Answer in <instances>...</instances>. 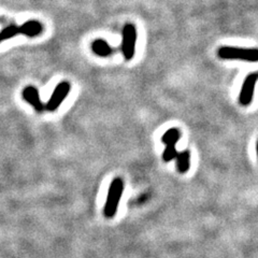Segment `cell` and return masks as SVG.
<instances>
[{
	"label": "cell",
	"mask_w": 258,
	"mask_h": 258,
	"mask_svg": "<svg viewBox=\"0 0 258 258\" xmlns=\"http://www.w3.org/2000/svg\"><path fill=\"white\" fill-rule=\"evenodd\" d=\"M124 192V182L120 177H115L110 184L106 205L103 208V214L108 219H112L116 214L118 204Z\"/></svg>",
	"instance_id": "obj_1"
},
{
	"label": "cell",
	"mask_w": 258,
	"mask_h": 258,
	"mask_svg": "<svg viewBox=\"0 0 258 258\" xmlns=\"http://www.w3.org/2000/svg\"><path fill=\"white\" fill-rule=\"evenodd\" d=\"M217 55L222 59H237L248 62L258 61V48L222 46L217 51Z\"/></svg>",
	"instance_id": "obj_2"
},
{
	"label": "cell",
	"mask_w": 258,
	"mask_h": 258,
	"mask_svg": "<svg viewBox=\"0 0 258 258\" xmlns=\"http://www.w3.org/2000/svg\"><path fill=\"white\" fill-rule=\"evenodd\" d=\"M137 29L134 24H126L122 35V52L126 60L133 59L136 52Z\"/></svg>",
	"instance_id": "obj_3"
},
{
	"label": "cell",
	"mask_w": 258,
	"mask_h": 258,
	"mask_svg": "<svg viewBox=\"0 0 258 258\" xmlns=\"http://www.w3.org/2000/svg\"><path fill=\"white\" fill-rule=\"evenodd\" d=\"M71 85L68 82H60L57 86L55 87V90L51 96V98L48 99L47 103L45 104V109L50 112H54L59 108L62 101L66 99V97L70 93Z\"/></svg>",
	"instance_id": "obj_4"
},
{
	"label": "cell",
	"mask_w": 258,
	"mask_h": 258,
	"mask_svg": "<svg viewBox=\"0 0 258 258\" xmlns=\"http://www.w3.org/2000/svg\"><path fill=\"white\" fill-rule=\"evenodd\" d=\"M257 81H258V78L256 74L248 75L244 80L243 85H242L240 95H239V102L242 104V106H248V104H251L254 97L255 86H256Z\"/></svg>",
	"instance_id": "obj_5"
},
{
	"label": "cell",
	"mask_w": 258,
	"mask_h": 258,
	"mask_svg": "<svg viewBox=\"0 0 258 258\" xmlns=\"http://www.w3.org/2000/svg\"><path fill=\"white\" fill-rule=\"evenodd\" d=\"M23 98L25 99L30 106L35 108L37 112H43L45 109V106L42 103L41 99H40L39 92L36 87L34 86H27L24 88L23 91Z\"/></svg>",
	"instance_id": "obj_6"
},
{
	"label": "cell",
	"mask_w": 258,
	"mask_h": 258,
	"mask_svg": "<svg viewBox=\"0 0 258 258\" xmlns=\"http://www.w3.org/2000/svg\"><path fill=\"white\" fill-rule=\"evenodd\" d=\"M42 25L37 21H29L24 23L22 26H20V32L22 35H25L28 37H36L41 34Z\"/></svg>",
	"instance_id": "obj_7"
},
{
	"label": "cell",
	"mask_w": 258,
	"mask_h": 258,
	"mask_svg": "<svg viewBox=\"0 0 258 258\" xmlns=\"http://www.w3.org/2000/svg\"><path fill=\"white\" fill-rule=\"evenodd\" d=\"M92 50L96 55L100 56V57H108L113 52L110 44L102 39L95 40L92 43Z\"/></svg>",
	"instance_id": "obj_8"
},
{
	"label": "cell",
	"mask_w": 258,
	"mask_h": 258,
	"mask_svg": "<svg viewBox=\"0 0 258 258\" xmlns=\"http://www.w3.org/2000/svg\"><path fill=\"white\" fill-rule=\"evenodd\" d=\"M176 168L180 173H185L189 170L190 168V152L184 151L177 153L176 155Z\"/></svg>",
	"instance_id": "obj_9"
},
{
	"label": "cell",
	"mask_w": 258,
	"mask_h": 258,
	"mask_svg": "<svg viewBox=\"0 0 258 258\" xmlns=\"http://www.w3.org/2000/svg\"><path fill=\"white\" fill-rule=\"evenodd\" d=\"M181 138V132L177 128H170L167 131L163 137H161V142L165 143L166 145L169 144H176V142Z\"/></svg>",
	"instance_id": "obj_10"
},
{
	"label": "cell",
	"mask_w": 258,
	"mask_h": 258,
	"mask_svg": "<svg viewBox=\"0 0 258 258\" xmlns=\"http://www.w3.org/2000/svg\"><path fill=\"white\" fill-rule=\"evenodd\" d=\"M19 34H21L20 27L16 25H10V26L6 27L2 32H0V40L4 41V40L11 39Z\"/></svg>",
	"instance_id": "obj_11"
},
{
	"label": "cell",
	"mask_w": 258,
	"mask_h": 258,
	"mask_svg": "<svg viewBox=\"0 0 258 258\" xmlns=\"http://www.w3.org/2000/svg\"><path fill=\"white\" fill-rule=\"evenodd\" d=\"M177 155V151L174 144H169L166 147L164 153H163V159L166 161V163H169L172 159H174Z\"/></svg>",
	"instance_id": "obj_12"
},
{
	"label": "cell",
	"mask_w": 258,
	"mask_h": 258,
	"mask_svg": "<svg viewBox=\"0 0 258 258\" xmlns=\"http://www.w3.org/2000/svg\"><path fill=\"white\" fill-rule=\"evenodd\" d=\"M256 152H257V156H258V141L256 143Z\"/></svg>",
	"instance_id": "obj_13"
},
{
	"label": "cell",
	"mask_w": 258,
	"mask_h": 258,
	"mask_svg": "<svg viewBox=\"0 0 258 258\" xmlns=\"http://www.w3.org/2000/svg\"><path fill=\"white\" fill-rule=\"evenodd\" d=\"M256 75H257V78H258V72H257V74H256Z\"/></svg>",
	"instance_id": "obj_14"
},
{
	"label": "cell",
	"mask_w": 258,
	"mask_h": 258,
	"mask_svg": "<svg viewBox=\"0 0 258 258\" xmlns=\"http://www.w3.org/2000/svg\"><path fill=\"white\" fill-rule=\"evenodd\" d=\"M0 42H2V40H0Z\"/></svg>",
	"instance_id": "obj_15"
}]
</instances>
